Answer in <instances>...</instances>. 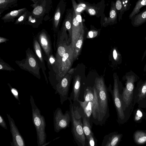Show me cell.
Returning <instances> with one entry per match:
<instances>
[{
    "label": "cell",
    "mask_w": 146,
    "mask_h": 146,
    "mask_svg": "<svg viewBox=\"0 0 146 146\" xmlns=\"http://www.w3.org/2000/svg\"><path fill=\"white\" fill-rule=\"evenodd\" d=\"M122 79L125 82V86L123 87L122 90V100L124 112L127 121L133 111V96L135 88V84L138 81L139 77L131 70L126 72Z\"/></svg>",
    "instance_id": "6da1fadb"
},
{
    "label": "cell",
    "mask_w": 146,
    "mask_h": 146,
    "mask_svg": "<svg viewBox=\"0 0 146 146\" xmlns=\"http://www.w3.org/2000/svg\"><path fill=\"white\" fill-rule=\"evenodd\" d=\"M94 86L97 93L99 109L98 116L95 124L102 126L109 116L107 92L103 77L96 78Z\"/></svg>",
    "instance_id": "7a4b0ae2"
},
{
    "label": "cell",
    "mask_w": 146,
    "mask_h": 146,
    "mask_svg": "<svg viewBox=\"0 0 146 146\" xmlns=\"http://www.w3.org/2000/svg\"><path fill=\"white\" fill-rule=\"evenodd\" d=\"M30 100L32 108V121L36 131L37 146H42L46 143L45 120L31 95H30Z\"/></svg>",
    "instance_id": "3957f363"
},
{
    "label": "cell",
    "mask_w": 146,
    "mask_h": 146,
    "mask_svg": "<svg viewBox=\"0 0 146 146\" xmlns=\"http://www.w3.org/2000/svg\"><path fill=\"white\" fill-rule=\"evenodd\" d=\"M113 85L112 90L113 100L117 115L118 122L123 124L126 122V117L123 111L121 98V94L123 86L119 80L117 73L113 74Z\"/></svg>",
    "instance_id": "277c9868"
},
{
    "label": "cell",
    "mask_w": 146,
    "mask_h": 146,
    "mask_svg": "<svg viewBox=\"0 0 146 146\" xmlns=\"http://www.w3.org/2000/svg\"><path fill=\"white\" fill-rule=\"evenodd\" d=\"M26 58L15 62L22 69L27 71L38 79L41 78L39 67L33 51L28 48L25 51Z\"/></svg>",
    "instance_id": "5b68a950"
},
{
    "label": "cell",
    "mask_w": 146,
    "mask_h": 146,
    "mask_svg": "<svg viewBox=\"0 0 146 146\" xmlns=\"http://www.w3.org/2000/svg\"><path fill=\"white\" fill-rule=\"evenodd\" d=\"M70 106L71 131L74 139L78 146H86V138L83 130L82 117H76L73 106Z\"/></svg>",
    "instance_id": "8992f818"
},
{
    "label": "cell",
    "mask_w": 146,
    "mask_h": 146,
    "mask_svg": "<svg viewBox=\"0 0 146 146\" xmlns=\"http://www.w3.org/2000/svg\"><path fill=\"white\" fill-rule=\"evenodd\" d=\"M93 89L94 97L92 100L86 103H84L83 102L79 100L78 102L82 109V111L80 115L81 117L82 115H84L90 121L92 116V121L95 124L99 113V104L97 93L94 86Z\"/></svg>",
    "instance_id": "52a82bcc"
},
{
    "label": "cell",
    "mask_w": 146,
    "mask_h": 146,
    "mask_svg": "<svg viewBox=\"0 0 146 146\" xmlns=\"http://www.w3.org/2000/svg\"><path fill=\"white\" fill-rule=\"evenodd\" d=\"M33 3L30 6L33 8L31 13L33 16L37 18H42L46 21L50 17L49 14L52 8V0H30Z\"/></svg>",
    "instance_id": "ba28073f"
},
{
    "label": "cell",
    "mask_w": 146,
    "mask_h": 146,
    "mask_svg": "<svg viewBox=\"0 0 146 146\" xmlns=\"http://www.w3.org/2000/svg\"><path fill=\"white\" fill-rule=\"evenodd\" d=\"M72 118L70 111H66L63 114L60 108H57L54 113L53 122L54 131L58 133L69 126Z\"/></svg>",
    "instance_id": "9c48e42d"
},
{
    "label": "cell",
    "mask_w": 146,
    "mask_h": 146,
    "mask_svg": "<svg viewBox=\"0 0 146 146\" xmlns=\"http://www.w3.org/2000/svg\"><path fill=\"white\" fill-rule=\"evenodd\" d=\"M133 100V109L136 104L139 108H146V79L138 82L134 91Z\"/></svg>",
    "instance_id": "30bf717a"
},
{
    "label": "cell",
    "mask_w": 146,
    "mask_h": 146,
    "mask_svg": "<svg viewBox=\"0 0 146 146\" xmlns=\"http://www.w3.org/2000/svg\"><path fill=\"white\" fill-rule=\"evenodd\" d=\"M36 37L44 53L45 60L53 54L50 36L46 31L43 29L37 33Z\"/></svg>",
    "instance_id": "8fae6325"
},
{
    "label": "cell",
    "mask_w": 146,
    "mask_h": 146,
    "mask_svg": "<svg viewBox=\"0 0 146 146\" xmlns=\"http://www.w3.org/2000/svg\"><path fill=\"white\" fill-rule=\"evenodd\" d=\"M72 74L67 73L56 85L55 89L56 90L55 94H58L62 104L68 99V91Z\"/></svg>",
    "instance_id": "7c38bea8"
},
{
    "label": "cell",
    "mask_w": 146,
    "mask_h": 146,
    "mask_svg": "<svg viewBox=\"0 0 146 146\" xmlns=\"http://www.w3.org/2000/svg\"><path fill=\"white\" fill-rule=\"evenodd\" d=\"M33 46L34 53L40 68L44 76L47 84L48 81L45 72L46 68L45 66L44 61L45 60L44 53L36 37L34 38Z\"/></svg>",
    "instance_id": "4fadbf2b"
},
{
    "label": "cell",
    "mask_w": 146,
    "mask_h": 146,
    "mask_svg": "<svg viewBox=\"0 0 146 146\" xmlns=\"http://www.w3.org/2000/svg\"><path fill=\"white\" fill-rule=\"evenodd\" d=\"M12 138L11 146H26L23 139L16 125L14 119L10 115L7 113Z\"/></svg>",
    "instance_id": "5bb4252c"
},
{
    "label": "cell",
    "mask_w": 146,
    "mask_h": 146,
    "mask_svg": "<svg viewBox=\"0 0 146 146\" xmlns=\"http://www.w3.org/2000/svg\"><path fill=\"white\" fill-rule=\"evenodd\" d=\"M123 135L117 131L111 132L104 137L101 146H118Z\"/></svg>",
    "instance_id": "9a60e30c"
},
{
    "label": "cell",
    "mask_w": 146,
    "mask_h": 146,
    "mask_svg": "<svg viewBox=\"0 0 146 146\" xmlns=\"http://www.w3.org/2000/svg\"><path fill=\"white\" fill-rule=\"evenodd\" d=\"M26 7L18 10L11 11L5 14L1 18V19L5 23L13 22L21 15L24 13L27 10Z\"/></svg>",
    "instance_id": "2e32d148"
},
{
    "label": "cell",
    "mask_w": 146,
    "mask_h": 146,
    "mask_svg": "<svg viewBox=\"0 0 146 146\" xmlns=\"http://www.w3.org/2000/svg\"><path fill=\"white\" fill-rule=\"evenodd\" d=\"M134 27H138L146 22V9L133 16L130 19Z\"/></svg>",
    "instance_id": "e0dca14e"
},
{
    "label": "cell",
    "mask_w": 146,
    "mask_h": 146,
    "mask_svg": "<svg viewBox=\"0 0 146 146\" xmlns=\"http://www.w3.org/2000/svg\"><path fill=\"white\" fill-rule=\"evenodd\" d=\"M73 83V100L78 102L81 85V76L79 75L75 76Z\"/></svg>",
    "instance_id": "ac0fdd59"
},
{
    "label": "cell",
    "mask_w": 146,
    "mask_h": 146,
    "mask_svg": "<svg viewBox=\"0 0 146 146\" xmlns=\"http://www.w3.org/2000/svg\"><path fill=\"white\" fill-rule=\"evenodd\" d=\"M133 138L135 143L143 145L146 143V131L137 130L133 133Z\"/></svg>",
    "instance_id": "d6986e66"
},
{
    "label": "cell",
    "mask_w": 146,
    "mask_h": 146,
    "mask_svg": "<svg viewBox=\"0 0 146 146\" xmlns=\"http://www.w3.org/2000/svg\"><path fill=\"white\" fill-rule=\"evenodd\" d=\"M18 0H0V16L5 10L17 6Z\"/></svg>",
    "instance_id": "ffe728a7"
},
{
    "label": "cell",
    "mask_w": 146,
    "mask_h": 146,
    "mask_svg": "<svg viewBox=\"0 0 146 146\" xmlns=\"http://www.w3.org/2000/svg\"><path fill=\"white\" fill-rule=\"evenodd\" d=\"M43 19L41 18H37L33 16L31 13L30 14L25 25L32 26L33 28H38L42 24Z\"/></svg>",
    "instance_id": "44dd1931"
},
{
    "label": "cell",
    "mask_w": 146,
    "mask_h": 146,
    "mask_svg": "<svg viewBox=\"0 0 146 146\" xmlns=\"http://www.w3.org/2000/svg\"><path fill=\"white\" fill-rule=\"evenodd\" d=\"M82 119L83 126L84 131L86 138L90 136L93 133L92 130V125L90 121L84 115H81Z\"/></svg>",
    "instance_id": "7402d4cb"
},
{
    "label": "cell",
    "mask_w": 146,
    "mask_h": 146,
    "mask_svg": "<svg viewBox=\"0 0 146 146\" xmlns=\"http://www.w3.org/2000/svg\"><path fill=\"white\" fill-rule=\"evenodd\" d=\"M146 119V113L142 108H138L133 113V120L137 123H141L143 120Z\"/></svg>",
    "instance_id": "603a6c76"
},
{
    "label": "cell",
    "mask_w": 146,
    "mask_h": 146,
    "mask_svg": "<svg viewBox=\"0 0 146 146\" xmlns=\"http://www.w3.org/2000/svg\"><path fill=\"white\" fill-rule=\"evenodd\" d=\"M146 6V0H139L135 4V6L129 15V19H131L132 17L140 12V9L143 7Z\"/></svg>",
    "instance_id": "cb8c5ba5"
},
{
    "label": "cell",
    "mask_w": 146,
    "mask_h": 146,
    "mask_svg": "<svg viewBox=\"0 0 146 146\" xmlns=\"http://www.w3.org/2000/svg\"><path fill=\"white\" fill-rule=\"evenodd\" d=\"M31 13V12L27 10L23 14L15 20L14 24L19 25H25L29 16Z\"/></svg>",
    "instance_id": "d4e9b609"
},
{
    "label": "cell",
    "mask_w": 146,
    "mask_h": 146,
    "mask_svg": "<svg viewBox=\"0 0 146 146\" xmlns=\"http://www.w3.org/2000/svg\"><path fill=\"white\" fill-rule=\"evenodd\" d=\"M130 0H123L121 1V4L118 11L120 12V17L121 18L122 15L125 11L129 10L130 8L131 4Z\"/></svg>",
    "instance_id": "484cf974"
},
{
    "label": "cell",
    "mask_w": 146,
    "mask_h": 146,
    "mask_svg": "<svg viewBox=\"0 0 146 146\" xmlns=\"http://www.w3.org/2000/svg\"><path fill=\"white\" fill-rule=\"evenodd\" d=\"M94 97V95L93 90L89 88L86 89L84 95V103H86L92 100Z\"/></svg>",
    "instance_id": "4316f807"
},
{
    "label": "cell",
    "mask_w": 146,
    "mask_h": 146,
    "mask_svg": "<svg viewBox=\"0 0 146 146\" xmlns=\"http://www.w3.org/2000/svg\"><path fill=\"white\" fill-rule=\"evenodd\" d=\"M63 45L60 44L57 46V51L55 56L56 61L59 60L66 53V49Z\"/></svg>",
    "instance_id": "83f0119b"
},
{
    "label": "cell",
    "mask_w": 146,
    "mask_h": 146,
    "mask_svg": "<svg viewBox=\"0 0 146 146\" xmlns=\"http://www.w3.org/2000/svg\"><path fill=\"white\" fill-rule=\"evenodd\" d=\"M97 139L93 133L88 137L86 138V146H97Z\"/></svg>",
    "instance_id": "f1b7e54d"
},
{
    "label": "cell",
    "mask_w": 146,
    "mask_h": 146,
    "mask_svg": "<svg viewBox=\"0 0 146 146\" xmlns=\"http://www.w3.org/2000/svg\"><path fill=\"white\" fill-rule=\"evenodd\" d=\"M0 70L9 71H15L14 69L4 61L1 58H0Z\"/></svg>",
    "instance_id": "f546056e"
},
{
    "label": "cell",
    "mask_w": 146,
    "mask_h": 146,
    "mask_svg": "<svg viewBox=\"0 0 146 146\" xmlns=\"http://www.w3.org/2000/svg\"><path fill=\"white\" fill-rule=\"evenodd\" d=\"M47 64L48 67L50 70L54 64L56 62L55 56L53 54H51L49 57L45 60Z\"/></svg>",
    "instance_id": "4dcf8cb0"
},
{
    "label": "cell",
    "mask_w": 146,
    "mask_h": 146,
    "mask_svg": "<svg viewBox=\"0 0 146 146\" xmlns=\"http://www.w3.org/2000/svg\"><path fill=\"white\" fill-rule=\"evenodd\" d=\"M7 84L9 87L11 92L15 99L18 101V104H19L20 105L21 103L19 98V94L17 90L15 88H13L9 83H8Z\"/></svg>",
    "instance_id": "1f68e13d"
},
{
    "label": "cell",
    "mask_w": 146,
    "mask_h": 146,
    "mask_svg": "<svg viewBox=\"0 0 146 146\" xmlns=\"http://www.w3.org/2000/svg\"><path fill=\"white\" fill-rule=\"evenodd\" d=\"M0 125L4 129L7 130L8 129L5 122L3 117L1 115H0Z\"/></svg>",
    "instance_id": "d6a6232c"
},
{
    "label": "cell",
    "mask_w": 146,
    "mask_h": 146,
    "mask_svg": "<svg viewBox=\"0 0 146 146\" xmlns=\"http://www.w3.org/2000/svg\"><path fill=\"white\" fill-rule=\"evenodd\" d=\"M116 12L115 10H112L111 11L110 13V16L111 18H114L116 16Z\"/></svg>",
    "instance_id": "836d02e7"
},
{
    "label": "cell",
    "mask_w": 146,
    "mask_h": 146,
    "mask_svg": "<svg viewBox=\"0 0 146 146\" xmlns=\"http://www.w3.org/2000/svg\"><path fill=\"white\" fill-rule=\"evenodd\" d=\"M9 40L8 38H6L3 37H0V43L1 44L3 43H6Z\"/></svg>",
    "instance_id": "e575fe53"
},
{
    "label": "cell",
    "mask_w": 146,
    "mask_h": 146,
    "mask_svg": "<svg viewBox=\"0 0 146 146\" xmlns=\"http://www.w3.org/2000/svg\"><path fill=\"white\" fill-rule=\"evenodd\" d=\"M82 41L81 40H79L78 41L77 43L76 44V46L77 47L79 48H80L82 46Z\"/></svg>",
    "instance_id": "d590c367"
},
{
    "label": "cell",
    "mask_w": 146,
    "mask_h": 146,
    "mask_svg": "<svg viewBox=\"0 0 146 146\" xmlns=\"http://www.w3.org/2000/svg\"><path fill=\"white\" fill-rule=\"evenodd\" d=\"M73 25L75 26H77L79 24V22L77 20L76 18H74L73 21Z\"/></svg>",
    "instance_id": "8d00e7d4"
},
{
    "label": "cell",
    "mask_w": 146,
    "mask_h": 146,
    "mask_svg": "<svg viewBox=\"0 0 146 146\" xmlns=\"http://www.w3.org/2000/svg\"><path fill=\"white\" fill-rule=\"evenodd\" d=\"M65 26L67 29H69L70 28L71 24L70 22L68 21H67L66 22Z\"/></svg>",
    "instance_id": "74e56055"
},
{
    "label": "cell",
    "mask_w": 146,
    "mask_h": 146,
    "mask_svg": "<svg viewBox=\"0 0 146 146\" xmlns=\"http://www.w3.org/2000/svg\"><path fill=\"white\" fill-rule=\"evenodd\" d=\"M89 13L92 15H94L96 14L95 11L93 9H89L88 10Z\"/></svg>",
    "instance_id": "f35d334b"
},
{
    "label": "cell",
    "mask_w": 146,
    "mask_h": 146,
    "mask_svg": "<svg viewBox=\"0 0 146 146\" xmlns=\"http://www.w3.org/2000/svg\"><path fill=\"white\" fill-rule=\"evenodd\" d=\"M76 18L77 20L79 22H80L82 21L81 17L80 15H77L76 16Z\"/></svg>",
    "instance_id": "ab89813d"
},
{
    "label": "cell",
    "mask_w": 146,
    "mask_h": 146,
    "mask_svg": "<svg viewBox=\"0 0 146 146\" xmlns=\"http://www.w3.org/2000/svg\"><path fill=\"white\" fill-rule=\"evenodd\" d=\"M145 39L146 40V36L145 38ZM146 49L143 53V56H142V59H141V62H142L143 60L144 59L145 57V56H146Z\"/></svg>",
    "instance_id": "60d3db41"
},
{
    "label": "cell",
    "mask_w": 146,
    "mask_h": 146,
    "mask_svg": "<svg viewBox=\"0 0 146 146\" xmlns=\"http://www.w3.org/2000/svg\"><path fill=\"white\" fill-rule=\"evenodd\" d=\"M93 33L92 31L89 32L88 33L89 36L90 38H92L93 37Z\"/></svg>",
    "instance_id": "b9f144b4"
},
{
    "label": "cell",
    "mask_w": 146,
    "mask_h": 146,
    "mask_svg": "<svg viewBox=\"0 0 146 146\" xmlns=\"http://www.w3.org/2000/svg\"><path fill=\"white\" fill-rule=\"evenodd\" d=\"M83 8L82 7H80L78 8L77 9L76 11H77L78 12H80L82 11V10L83 9Z\"/></svg>",
    "instance_id": "7bdbcfd3"
},
{
    "label": "cell",
    "mask_w": 146,
    "mask_h": 146,
    "mask_svg": "<svg viewBox=\"0 0 146 146\" xmlns=\"http://www.w3.org/2000/svg\"><path fill=\"white\" fill-rule=\"evenodd\" d=\"M143 71L144 72H146V62L143 68Z\"/></svg>",
    "instance_id": "ee69618b"
},
{
    "label": "cell",
    "mask_w": 146,
    "mask_h": 146,
    "mask_svg": "<svg viewBox=\"0 0 146 146\" xmlns=\"http://www.w3.org/2000/svg\"><path fill=\"white\" fill-rule=\"evenodd\" d=\"M50 141H49L47 143H46L44 145L42 146H46V145H48L50 143Z\"/></svg>",
    "instance_id": "f6af8a7d"
},
{
    "label": "cell",
    "mask_w": 146,
    "mask_h": 146,
    "mask_svg": "<svg viewBox=\"0 0 146 146\" xmlns=\"http://www.w3.org/2000/svg\"><path fill=\"white\" fill-rule=\"evenodd\" d=\"M82 6L83 7H85L86 6V5L85 4H82Z\"/></svg>",
    "instance_id": "bcb514c9"
}]
</instances>
